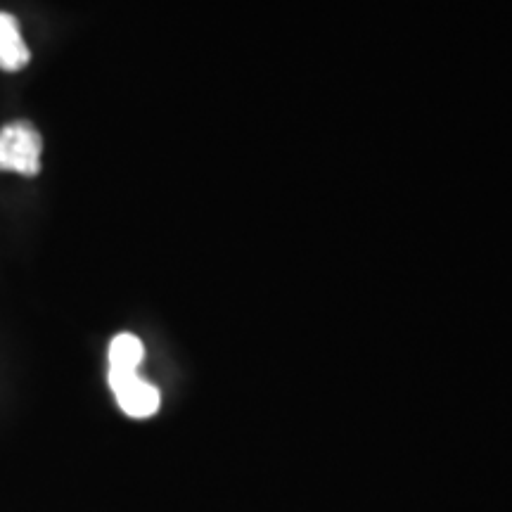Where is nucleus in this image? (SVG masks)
Listing matches in <instances>:
<instances>
[{"label":"nucleus","mask_w":512,"mask_h":512,"mask_svg":"<svg viewBox=\"0 0 512 512\" xmlns=\"http://www.w3.org/2000/svg\"><path fill=\"white\" fill-rule=\"evenodd\" d=\"M145 347L136 335L121 332L110 344V373H136L143 363Z\"/></svg>","instance_id":"nucleus-4"},{"label":"nucleus","mask_w":512,"mask_h":512,"mask_svg":"<svg viewBox=\"0 0 512 512\" xmlns=\"http://www.w3.org/2000/svg\"><path fill=\"white\" fill-rule=\"evenodd\" d=\"M43 138L29 121H10L0 128V171L34 178L41 174Z\"/></svg>","instance_id":"nucleus-1"},{"label":"nucleus","mask_w":512,"mask_h":512,"mask_svg":"<svg viewBox=\"0 0 512 512\" xmlns=\"http://www.w3.org/2000/svg\"><path fill=\"white\" fill-rule=\"evenodd\" d=\"M110 387L128 418L143 420L159 411V403H162L159 389L155 384L140 380L138 373H110Z\"/></svg>","instance_id":"nucleus-2"},{"label":"nucleus","mask_w":512,"mask_h":512,"mask_svg":"<svg viewBox=\"0 0 512 512\" xmlns=\"http://www.w3.org/2000/svg\"><path fill=\"white\" fill-rule=\"evenodd\" d=\"M31 60V50L22 38V29L15 15L0 12V69L3 72H19Z\"/></svg>","instance_id":"nucleus-3"}]
</instances>
